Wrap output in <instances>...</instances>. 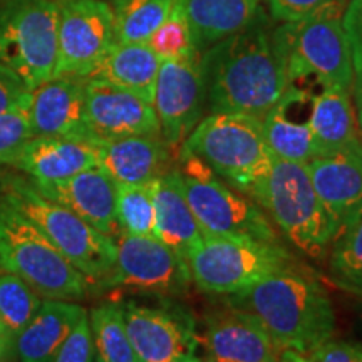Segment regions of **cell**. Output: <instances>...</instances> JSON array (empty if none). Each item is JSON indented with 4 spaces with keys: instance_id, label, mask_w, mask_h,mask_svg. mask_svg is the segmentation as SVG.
<instances>
[{
    "instance_id": "5b68a950",
    "label": "cell",
    "mask_w": 362,
    "mask_h": 362,
    "mask_svg": "<svg viewBox=\"0 0 362 362\" xmlns=\"http://www.w3.org/2000/svg\"><path fill=\"white\" fill-rule=\"evenodd\" d=\"M2 200L29 218L90 285H98L116 264V240L86 223L66 206L49 200L33 181L7 176L2 181Z\"/></svg>"
},
{
    "instance_id": "d6a6232c",
    "label": "cell",
    "mask_w": 362,
    "mask_h": 362,
    "mask_svg": "<svg viewBox=\"0 0 362 362\" xmlns=\"http://www.w3.org/2000/svg\"><path fill=\"white\" fill-rule=\"evenodd\" d=\"M149 45L160 56L165 59H181L200 52L194 45L192 25H189L187 0H173V7L168 19L163 22L160 29L149 39Z\"/></svg>"
},
{
    "instance_id": "277c9868",
    "label": "cell",
    "mask_w": 362,
    "mask_h": 362,
    "mask_svg": "<svg viewBox=\"0 0 362 362\" xmlns=\"http://www.w3.org/2000/svg\"><path fill=\"white\" fill-rule=\"evenodd\" d=\"M347 2L329 0L304 19L285 22L275 30L272 44L282 61L288 84L314 78L322 88L352 90L354 67L349 42L342 29Z\"/></svg>"
},
{
    "instance_id": "2e32d148",
    "label": "cell",
    "mask_w": 362,
    "mask_h": 362,
    "mask_svg": "<svg viewBox=\"0 0 362 362\" xmlns=\"http://www.w3.org/2000/svg\"><path fill=\"white\" fill-rule=\"evenodd\" d=\"M205 315L206 362H277L282 349L248 312L226 305Z\"/></svg>"
},
{
    "instance_id": "b9f144b4",
    "label": "cell",
    "mask_w": 362,
    "mask_h": 362,
    "mask_svg": "<svg viewBox=\"0 0 362 362\" xmlns=\"http://www.w3.org/2000/svg\"><path fill=\"white\" fill-rule=\"evenodd\" d=\"M277 362H309V356L297 354V352L292 351H282V356Z\"/></svg>"
},
{
    "instance_id": "d4e9b609",
    "label": "cell",
    "mask_w": 362,
    "mask_h": 362,
    "mask_svg": "<svg viewBox=\"0 0 362 362\" xmlns=\"http://www.w3.org/2000/svg\"><path fill=\"white\" fill-rule=\"evenodd\" d=\"M351 90L327 86L312 96L309 126L314 136L317 156L341 151L361 143Z\"/></svg>"
},
{
    "instance_id": "60d3db41",
    "label": "cell",
    "mask_w": 362,
    "mask_h": 362,
    "mask_svg": "<svg viewBox=\"0 0 362 362\" xmlns=\"http://www.w3.org/2000/svg\"><path fill=\"white\" fill-rule=\"evenodd\" d=\"M352 96H354V104H356V117L357 123H359L362 129V74L354 76V84H352Z\"/></svg>"
},
{
    "instance_id": "cb8c5ba5",
    "label": "cell",
    "mask_w": 362,
    "mask_h": 362,
    "mask_svg": "<svg viewBox=\"0 0 362 362\" xmlns=\"http://www.w3.org/2000/svg\"><path fill=\"white\" fill-rule=\"evenodd\" d=\"M161 59L149 44L115 42L88 78L129 90L153 104Z\"/></svg>"
},
{
    "instance_id": "83f0119b",
    "label": "cell",
    "mask_w": 362,
    "mask_h": 362,
    "mask_svg": "<svg viewBox=\"0 0 362 362\" xmlns=\"http://www.w3.org/2000/svg\"><path fill=\"white\" fill-rule=\"evenodd\" d=\"M171 7L173 0H115L111 7L115 42L148 44L168 19Z\"/></svg>"
},
{
    "instance_id": "74e56055",
    "label": "cell",
    "mask_w": 362,
    "mask_h": 362,
    "mask_svg": "<svg viewBox=\"0 0 362 362\" xmlns=\"http://www.w3.org/2000/svg\"><path fill=\"white\" fill-rule=\"evenodd\" d=\"M309 362H362V344L330 339L309 354Z\"/></svg>"
},
{
    "instance_id": "f1b7e54d",
    "label": "cell",
    "mask_w": 362,
    "mask_h": 362,
    "mask_svg": "<svg viewBox=\"0 0 362 362\" xmlns=\"http://www.w3.org/2000/svg\"><path fill=\"white\" fill-rule=\"evenodd\" d=\"M94 354L104 362H138L126 330L121 302H104L88 315Z\"/></svg>"
},
{
    "instance_id": "484cf974",
    "label": "cell",
    "mask_w": 362,
    "mask_h": 362,
    "mask_svg": "<svg viewBox=\"0 0 362 362\" xmlns=\"http://www.w3.org/2000/svg\"><path fill=\"white\" fill-rule=\"evenodd\" d=\"M189 25L198 51L247 29L255 21L259 0H187Z\"/></svg>"
},
{
    "instance_id": "3957f363",
    "label": "cell",
    "mask_w": 362,
    "mask_h": 362,
    "mask_svg": "<svg viewBox=\"0 0 362 362\" xmlns=\"http://www.w3.org/2000/svg\"><path fill=\"white\" fill-rule=\"evenodd\" d=\"M245 197L255 203L291 245L314 260H324L336 240V226L312 185L307 163L275 158L270 170Z\"/></svg>"
},
{
    "instance_id": "9c48e42d",
    "label": "cell",
    "mask_w": 362,
    "mask_h": 362,
    "mask_svg": "<svg viewBox=\"0 0 362 362\" xmlns=\"http://www.w3.org/2000/svg\"><path fill=\"white\" fill-rule=\"evenodd\" d=\"M192 282L211 296L245 291L272 274L300 267L284 245L205 235L187 257Z\"/></svg>"
},
{
    "instance_id": "8992f818",
    "label": "cell",
    "mask_w": 362,
    "mask_h": 362,
    "mask_svg": "<svg viewBox=\"0 0 362 362\" xmlns=\"http://www.w3.org/2000/svg\"><path fill=\"white\" fill-rule=\"evenodd\" d=\"M0 265L42 298L79 300L90 282L29 218L0 198Z\"/></svg>"
},
{
    "instance_id": "7bdbcfd3",
    "label": "cell",
    "mask_w": 362,
    "mask_h": 362,
    "mask_svg": "<svg viewBox=\"0 0 362 362\" xmlns=\"http://www.w3.org/2000/svg\"><path fill=\"white\" fill-rule=\"evenodd\" d=\"M178 362H206V359L205 357H200V356H189V357H187V359H183V361H178Z\"/></svg>"
},
{
    "instance_id": "d590c367",
    "label": "cell",
    "mask_w": 362,
    "mask_h": 362,
    "mask_svg": "<svg viewBox=\"0 0 362 362\" xmlns=\"http://www.w3.org/2000/svg\"><path fill=\"white\" fill-rule=\"evenodd\" d=\"M342 29L349 42L354 76L362 74V0H351L344 8Z\"/></svg>"
},
{
    "instance_id": "52a82bcc",
    "label": "cell",
    "mask_w": 362,
    "mask_h": 362,
    "mask_svg": "<svg viewBox=\"0 0 362 362\" xmlns=\"http://www.w3.org/2000/svg\"><path fill=\"white\" fill-rule=\"evenodd\" d=\"M180 148L200 158L218 178L243 194L270 170L274 160L262 119L238 112L202 117Z\"/></svg>"
},
{
    "instance_id": "d6986e66",
    "label": "cell",
    "mask_w": 362,
    "mask_h": 362,
    "mask_svg": "<svg viewBox=\"0 0 362 362\" xmlns=\"http://www.w3.org/2000/svg\"><path fill=\"white\" fill-rule=\"evenodd\" d=\"M33 183L44 197L66 206L101 233L112 237L119 230L116 218V183L99 166L67 180Z\"/></svg>"
},
{
    "instance_id": "836d02e7",
    "label": "cell",
    "mask_w": 362,
    "mask_h": 362,
    "mask_svg": "<svg viewBox=\"0 0 362 362\" xmlns=\"http://www.w3.org/2000/svg\"><path fill=\"white\" fill-rule=\"evenodd\" d=\"M27 107L0 115V166L13 165L22 148L33 138Z\"/></svg>"
},
{
    "instance_id": "ba28073f",
    "label": "cell",
    "mask_w": 362,
    "mask_h": 362,
    "mask_svg": "<svg viewBox=\"0 0 362 362\" xmlns=\"http://www.w3.org/2000/svg\"><path fill=\"white\" fill-rule=\"evenodd\" d=\"M176 168L189 208L203 233L284 245L264 211L242 192L218 178L200 158L180 148Z\"/></svg>"
},
{
    "instance_id": "9a60e30c",
    "label": "cell",
    "mask_w": 362,
    "mask_h": 362,
    "mask_svg": "<svg viewBox=\"0 0 362 362\" xmlns=\"http://www.w3.org/2000/svg\"><path fill=\"white\" fill-rule=\"evenodd\" d=\"M86 81V124L94 143L129 136H161L151 103L96 79Z\"/></svg>"
},
{
    "instance_id": "8d00e7d4",
    "label": "cell",
    "mask_w": 362,
    "mask_h": 362,
    "mask_svg": "<svg viewBox=\"0 0 362 362\" xmlns=\"http://www.w3.org/2000/svg\"><path fill=\"white\" fill-rule=\"evenodd\" d=\"M33 89L16 72L0 66V115L27 107Z\"/></svg>"
},
{
    "instance_id": "7402d4cb",
    "label": "cell",
    "mask_w": 362,
    "mask_h": 362,
    "mask_svg": "<svg viewBox=\"0 0 362 362\" xmlns=\"http://www.w3.org/2000/svg\"><path fill=\"white\" fill-rule=\"evenodd\" d=\"M151 187L156 210L155 237L187 260L205 233L189 208L176 165L153 180Z\"/></svg>"
},
{
    "instance_id": "f35d334b",
    "label": "cell",
    "mask_w": 362,
    "mask_h": 362,
    "mask_svg": "<svg viewBox=\"0 0 362 362\" xmlns=\"http://www.w3.org/2000/svg\"><path fill=\"white\" fill-rule=\"evenodd\" d=\"M329 0H267L274 19L282 22H296L304 19Z\"/></svg>"
},
{
    "instance_id": "5bb4252c",
    "label": "cell",
    "mask_w": 362,
    "mask_h": 362,
    "mask_svg": "<svg viewBox=\"0 0 362 362\" xmlns=\"http://www.w3.org/2000/svg\"><path fill=\"white\" fill-rule=\"evenodd\" d=\"M200 57L202 52H194L181 59H165L158 71L153 107L160 121L161 138L175 151L202 121L205 93Z\"/></svg>"
},
{
    "instance_id": "44dd1931",
    "label": "cell",
    "mask_w": 362,
    "mask_h": 362,
    "mask_svg": "<svg viewBox=\"0 0 362 362\" xmlns=\"http://www.w3.org/2000/svg\"><path fill=\"white\" fill-rule=\"evenodd\" d=\"M13 166L33 181L67 180L81 171L96 168L98 146L86 139L37 136L27 141Z\"/></svg>"
},
{
    "instance_id": "4316f807",
    "label": "cell",
    "mask_w": 362,
    "mask_h": 362,
    "mask_svg": "<svg viewBox=\"0 0 362 362\" xmlns=\"http://www.w3.org/2000/svg\"><path fill=\"white\" fill-rule=\"evenodd\" d=\"M296 89L292 84L285 89L284 96L262 119L264 138L272 155L280 160L307 163L317 156V148L309 126V116L293 115Z\"/></svg>"
},
{
    "instance_id": "7c38bea8",
    "label": "cell",
    "mask_w": 362,
    "mask_h": 362,
    "mask_svg": "<svg viewBox=\"0 0 362 362\" xmlns=\"http://www.w3.org/2000/svg\"><path fill=\"white\" fill-rule=\"evenodd\" d=\"M112 44L115 22L110 4L104 0H62L59 4L54 78H88Z\"/></svg>"
},
{
    "instance_id": "4dcf8cb0",
    "label": "cell",
    "mask_w": 362,
    "mask_h": 362,
    "mask_svg": "<svg viewBox=\"0 0 362 362\" xmlns=\"http://www.w3.org/2000/svg\"><path fill=\"white\" fill-rule=\"evenodd\" d=\"M116 218L121 233L155 237L156 210L151 183L116 185Z\"/></svg>"
},
{
    "instance_id": "6da1fadb",
    "label": "cell",
    "mask_w": 362,
    "mask_h": 362,
    "mask_svg": "<svg viewBox=\"0 0 362 362\" xmlns=\"http://www.w3.org/2000/svg\"><path fill=\"white\" fill-rule=\"evenodd\" d=\"M200 66L210 115L238 112L264 119L288 88L272 39L252 24L210 45Z\"/></svg>"
},
{
    "instance_id": "4fadbf2b",
    "label": "cell",
    "mask_w": 362,
    "mask_h": 362,
    "mask_svg": "<svg viewBox=\"0 0 362 362\" xmlns=\"http://www.w3.org/2000/svg\"><path fill=\"white\" fill-rule=\"evenodd\" d=\"M121 307L138 362H178L197 354V325L187 309L136 300L121 302Z\"/></svg>"
},
{
    "instance_id": "ffe728a7",
    "label": "cell",
    "mask_w": 362,
    "mask_h": 362,
    "mask_svg": "<svg viewBox=\"0 0 362 362\" xmlns=\"http://www.w3.org/2000/svg\"><path fill=\"white\" fill-rule=\"evenodd\" d=\"M98 166L116 185L151 183L173 168V148L161 136H129L96 143Z\"/></svg>"
},
{
    "instance_id": "1f68e13d",
    "label": "cell",
    "mask_w": 362,
    "mask_h": 362,
    "mask_svg": "<svg viewBox=\"0 0 362 362\" xmlns=\"http://www.w3.org/2000/svg\"><path fill=\"white\" fill-rule=\"evenodd\" d=\"M42 304V297L11 272H0V322L13 337Z\"/></svg>"
},
{
    "instance_id": "7a4b0ae2",
    "label": "cell",
    "mask_w": 362,
    "mask_h": 362,
    "mask_svg": "<svg viewBox=\"0 0 362 362\" xmlns=\"http://www.w3.org/2000/svg\"><path fill=\"white\" fill-rule=\"evenodd\" d=\"M218 298L255 317L282 351L309 356L336 332V312L327 291L300 267Z\"/></svg>"
},
{
    "instance_id": "ab89813d",
    "label": "cell",
    "mask_w": 362,
    "mask_h": 362,
    "mask_svg": "<svg viewBox=\"0 0 362 362\" xmlns=\"http://www.w3.org/2000/svg\"><path fill=\"white\" fill-rule=\"evenodd\" d=\"M16 351V337L0 322V362H8Z\"/></svg>"
},
{
    "instance_id": "8fae6325",
    "label": "cell",
    "mask_w": 362,
    "mask_h": 362,
    "mask_svg": "<svg viewBox=\"0 0 362 362\" xmlns=\"http://www.w3.org/2000/svg\"><path fill=\"white\" fill-rule=\"evenodd\" d=\"M116 248L111 274L98 284L103 291L121 288L148 296L178 297L192 285L188 262L156 237L121 233Z\"/></svg>"
},
{
    "instance_id": "f546056e",
    "label": "cell",
    "mask_w": 362,
    "mask_h": 362,
    "mask_svg": "<svg viewBox=\"0 0 362 362\" xmlns=\"http://www.w3.org/2000/svg\"><path fill=\"white\" fill-rule=\"evenodd\" d=\"M327 257L330 280L362 298V218L334 240Z\"/></svg>"
},
{
    "instance_id": "30bf717a",
    "label": "cell",
    "mask_w": 362,
    "mask_h": 362,
    "mask_svg": "<svg viewBox=\"0 0 362 362\" xmlns=\"http://www.w3.org/2000/svg\"><path fill=\"white\" fill-rule=\"evenodd\" d=\"M59 4L0 0V66L30 89L54 78L57 64Z\"/></svg>"
},
{
    "instance_id": "e575fe53",
    "label": "cell",
    "mask_w": 362,
    "mask_h": 362,
    "mask_svg": "<svg viewBox=\"0 0 362 362\" xmlns=\"http://www.w3.org/2000/svg\"><path fill=\"white\" fill-rule=\"evenodd\" d=\"M94 361V346L90 337L88 314L79 320L71 336L67 337L64 346L61 347L54 362H93Z\"/></svg>"
},
{
    "instance_id": "e0dca14e",
    "label": "cell",
    "mask_w": 362,
    "mask_h": 362,
    "mask_svg": "<svg viewBox=\"0 0 362 362\" xmlns=\"http://www.w3.org/2000/svg\"><path fill=\"white\" fill-rule=\"evenodd\" d=\"M307 168L339 237L362 218V141L312 158Z\"/></svg>"
},
{
    "instance_id": "603a6c76",
    "label": "cell",
    "mask_w": 362,
    "mask_h": 362,
    "mask_svg": "<svg viewBox=\"0 0 362 362\" xmlns=\"http://www.w3.org/2000/svg\"><path fill=\"white\" fill-rule=\"evenodd\" d=\"M86 314L84 307L72 300L45 298L16 337V352L21 362H54Z\"/></svg>"
},
{
    "instance_id": "f6af8a7d",
    "label": "cell",
    "mask_w": 362,
    "mask_h": 362,
    "mask_svg": "<svg viewBox=\"0 0 362 362\" xmlns=\"http://www.w3.org/2000/svg\"><path fill=\"white\" fill-rule=\"evenodd\" d=\"M341 2H347V0H341Z\"/></svg>"
},
{
    "instance_id": "ac0fdd59",
    "label": "cell",
    "mask_w": 362,
    "mask_h": 362,
    "mask_svg": "<svg viewBox=\"0 0 362 362\" xmlns=\"http://www.w3.org/2000/svg\"><path fill=\"white\" fill-rule=\"evenodd\" d=\"M27 111L33 138L49 136L93 141L86 124L84 79L62 76L45 81L33 89Z\"/></svg>"
},
{
    "instance_id": "ee69618b",
    "label": "cell",
    "mask_w": 362,
    "mask_h": 362,
    "mask_svg": "<svg viewBox=\"0 0 362 362\" xmlns=\"http://www.w3.org/2000/svg\"><path fill=\"white\" fill-rule=\"evenodd\" d=\"M93 362H104V361H101V359H99V357L96 356V354H94V361Z\"/></svg>"
}]
</instances>
